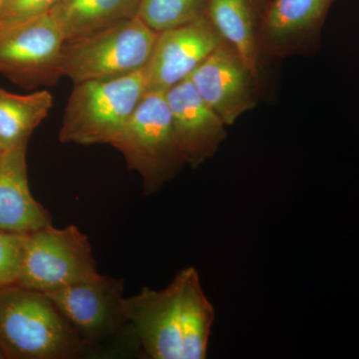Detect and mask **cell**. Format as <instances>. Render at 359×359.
<instances>
[{"instance_id":"obj_1","label":"cell","mask_w":359,"mask_h":359,"mask_svg":"<svg viewBox=\"0 0 359 359\" xmlns=\"http://www.w3.org/2000/svg\"><path fill=\"white\" fill-rule=\"evenodd\" d=\"M124 308L146 358H207L216 311L194 266L181 269L165 289L144 287L125 299Z\"/></svg>"},{"instance_id":"obj_2","label":"cell","mask_w":359,"mask_h":359,"mask_svg":"<svg viewBox=\"0 0 359 359\" xmlns=\"http://www.w3.org/2000/svg\"><path fill=\"white\" fill-rule=\"evenodd\" d=\"M0 351L8 359H73L87 348L48 295L13 285L0 287Z\"/></svg>"},{"instance_id":"obj_3","label":"cell","mask_w":359,"mask_h":359,"mask_svg":"<svg viewBox=\"0 0 359 359\" xmlns=\"http://www.w3.org/2000/svg\"><path fill=\"white\" fill-rule=\"evenodd\" d=\"M147 91L146 68L125 76L74 83L59 141L84 146L110 144Z\"/></svg>"},{"instance_id":"obj_4","label":"cell","mask_w":359,"mask_h":359,"mask_svg":"<svg viewBox=\"0 0 359 359\" xmlns=\"http://www.w3.org/2000/svg\"><path fill=\"white\" fill-rule=\"evenodd\" d=\"M110 145L141 177L144 196L159 192L187 165L172 128L166 92H146Z\"/></svg>"},{"instance_id":"obj_5","label":"cell","mask_w":359,"mask_h":359,"mask_svg":"<svg viewBox=\"0 0 359 359\" xmlns=\"http://www.w3.org/2000/svg\"><path fill=\"white\" fill-rule=\"evenodd\" d=\"M158 32L134 16L101 32L67 40L63 45V73L73 84L109 79L147 67Z\"/></svg>"},{"instance_id":"obj_6","label":"cell","mask_w":359,"mask_h":359,"mask_svg":"<svg viewBox=\"0 0 359 359\" xmlns=\"http://www.w3.org/2000/svg\"><path fill=\"white\" fill-rule=\"evenodd\" d=\"M98 273L88 237L77 226L51 224L26 235L20 287L49 294Z\"/></svg>"},{"instance_id":"obj_7","label":"cell","mask_w":359,"mask_h":359,"mask_svg":"<svg viewBox=\"0 0 359 359\" xmlns=\"http://www.w3.org/2000/svg\"><path fill=\"white\" fill-rule=\"evenodd\" d=\"M65 43L50 13L0 25V73L25 89L56 84L65 76Z\"/></svg>"},{"instance_id":"obj_8","label":"cell","mask_w":359,"mask_h":359,"mask_svg":"<svg viewBox=\"0 0 359 359\" xmlns=\"http://www.w3.org/2000/svg\"><path fill=\"white\" fill-rule=\"evenodd\" d=\"M123 290L121 278L98 273L45 294L50 297L88 351L130 327Z\"/></svg>"},{"instance_id":"obj_9","label":"cell","mask_w":359,"mask_h":359,"mask_svg":"<svg viewBox=\"0 0 359 359\" xmlns=\"http://www.w3.org/2000/svg\"><path fill=\"white\" fill-rule=\"evenodd\" d=\"M257 78L223 39L189 79L203 100L231 126L256 106Z\"/></svg>"},{"instance_id":"obj_10","label":"cell","mask_w":359,"mask_h":359,"mask_svg":"<svg viewBox=\"0 0 359 359\" xmlns=\"http://www.w3.org/2000/svg\"><path fill=\"white\" fill-rule=\"evenodd\" d=\"M222 41L208 15L158 33L146 67L148 91L166 92L188 79Z\"/></svg>"},{"instance_id":"obj_11","label":"cell","mask_w":359,"mask_h":359,"mask_svg":"<svg viewBox=\"0 0 359 359\" xmlns=\"http://www.w3.org/2000/svg\"><path fill=\"white\" fill-rule=\"evenodd\" d=\"M334 0H269L259 32L263 57L283 58L311 50Z\"/></svg>"},{"instance_id":"obj_12","label":"cell","mask_w":359,"mask_h":359,"mask_svg":"<svg viewBox=\"0 0 359 359\" xmlns=\"http://www.w3.org/2000/svg\"><path fill=\"white\" fill-rule=\"evenodd\" d=\"M166 99L180 150L186 164L196 169L216 155L226 138V123L189 78L168 90Z\"/></svg>"},{"instance_id":"obj_13","label":"cell","mask_w":359,"mask_h":359,"mask_svg":"<svg viewBox=\"0 0 359 359\" xmlns=\"http://www.w3.org/2000/svg\"><path fill=\"white\" fill-rule=\"evenodd\" d=\"M26 150L23 144L0 153V231L20 235L52 224L50 212L30 192Z\"/></svg>"},{"instance_id":"obj_14","label":"cell","mask_w":359,"mask_h":359,"mask_svg":"<svg viewBox=\"0 0 359 359\" xmlns=\"http://www.w3.org/2000/svg\"><path fill=\"white\" fill-rule=\"evenodd\" d=\"M269 4V0H208V18L257 77L264 60L259 32Z\"/></svg>"},{"instance_id":"obj_15","label":"cell","mask_w":359,"mask_h":359,"mask_svg":"<svg viewBox=\"0 0 359 359\" xmlns=\"http://www.w3.org/2000/svg\"><path fill=\"white\" fill-rule=\"evenodd\" d=\"M140 0H63L50 13L65 41L88 36L136 16Z\"/></svg>"},{"instance_id":"obj_16","label":"cell","mask_w":359,"mask_h":359,"mask_svg":"<svg viewBox=\"0 0 359 359\" xmlns=\"http://www.w3.org/2000/svg\"><path fill=\"white\" fill-rule=\"evenodd\" d=\"M53 97L46 90L18 95L0 88V144L7 150L28 144L30 136L49 114Z\"/></svg>"},{"instance_id":"obj_17","label":"cell","mask_w":359,"mask_h":359,"mask_svg":"<svg viewBox=\"0 0 359 359\" xmlns=\"http://www.w3.org/2000/svg\"><path fill=\"white\" fill-rule=\"evenodd\" d=\"M208 0H140L136 16L156 32L207 15Z\"/></svg>"},{"instance_id":"obj_18","label":"cell","mask_w":359,"mask_h":359,"mask_svg":"<svg viewBox=\"0 0 359 359\" xmlns=\"http://www.w3.org/2000/svg\"><path fill=\"white\" fill-rule=\"evenodd\" d=\"M26 235L0 231V287L18 285L25 256Z\"/></svg>"},{"instance_id":"obj_19","label":"cell","mask_w":359,"mask_h":359,"mask_svg":"<svg viewBox=\"0 0 359 359\" xmlns=\"http://www.w3.org/2000/svg\"><path fill=\"white\" fill-rule=\"evenodd\" d=\"M63 0H4L0 25L20 22L50 13Z\"/></svg>"},{"instance_id":"obj_20","label":"cell","mask_w":359,"mask_h":359,"mask_svg":"<svg viewBox=\"0 0 359 359\" xmlns=\"http://www.w3.org/2000/svg\"><path fill=\"white\" fill-rule=\"evenodd\" d=\"M4 0H0V11H1L2 6H4Z\"/></svg>"},{"instance_id":"obj_21","label":"cell","mask_w":359,"mask_h":359,"mask_svg":"<svg viewBox=\"0 0 359 359\" xmlns=\"http://www.w3.org/2000/svg\"><path fill=\"white\" fill-rule=\"evenodd\" d=\"M4 355H2L1 351H0V359H4Z\"/></svg>"},{"instance_id":"obj_22","label":"cell","mask_w":359,"mask_h":359,"mask_svg":"<svg viewBox=\"0 0 359 359\" xmlns=\"http://www.w3.org/2000/svg\"><path fill=\"white\" fill-rule=\"evenodd\" d=\"M2 151H4V149H2L1 144H0V153H1Z\"/></svg>"}]
</instances>
